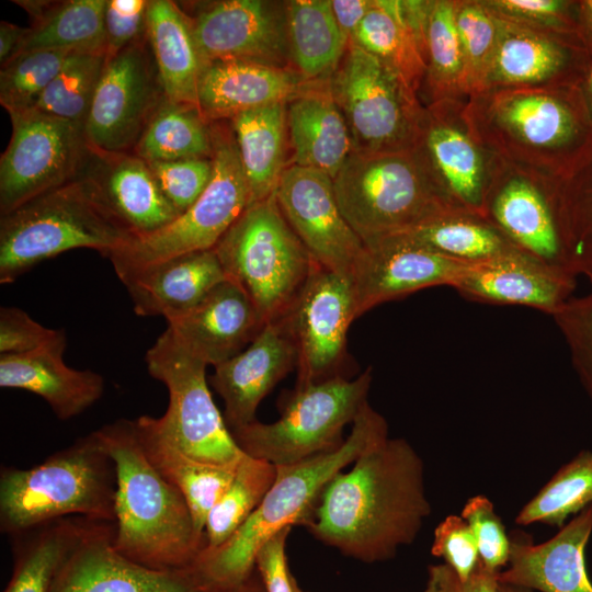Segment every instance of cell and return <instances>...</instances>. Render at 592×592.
<instances>
[{"label":"cell","mask_w":592,"mask_h":592,"mask_svg":"<svg viewBox=\"0 0 592 592\" xmlns=\"http://www.w3.org/2000/svg\"><path fill=\"white\" fill-rule=\"evenodd\" d=\"M430 514L420 455L388 437L330 480L306 528L345 556L377 562L412 544Z\"/></svg>","instance_id":"1"},{"label":"cell","mask_w":592,"mask_h":592,"mask_svg":"<svg viewBox=\"0 0 592 592\" xmlns=\"http://www.w3.org/2000/svg\"><path fill=\"white\" fill-rule=\"evenodd\" d=\"M94 433L115 465L116 550L156 570L195 563L206 546L205 534L182 493L146 456L135 420L118 419Z\"/></svg>","instance_id":"2"},{"label":"cell","mask_w":592,"mask_h":592,"mask_svg":"<svg viewBox=\"0 0 592 592\" xmlns=\"http://www.w3.org/2000/svg\"><path fill=\"white\" fill-rule=\"evenodd\" d=\"M385 418L366 402L338 447L276 466L275 479L257 510L217 548H204L195 563L216 585L235 591L255 571L261 547L278 532L307 526L330 480L365 451L388 439Z\"/></svg>","instance_id":"3"},{"label":"cell","mask_w":592,"mask_h":592,"mask_svg":"<svg viewBox=\"0 0 592 592\" xmlns=\"http://www.w3.org/2000/svg\"><path fill=\"white\" fill-rule=\"evenodd\" d=\"M115 465L94 431L27 468L1 467L0 531L10 537L83 517L115 523Z\"/></svg>","instance_id":"4"},{"label":"cell","mask_w":592,"mask_h":592,"mask_svg":"<svg viewBox=\"0 0 592 592\" xmlns=\"http://www.w3.org/2000/svg\"><path fill=\"white\" fill-rule=\"evenodd\" d=\"M133 237L83 172L1 215L0 283H13L41 262L78 248L109 258Z\"/></svg>","instance_id":"5"},{"label":"cell","mask_w":592,"mask_h":592,"mask_svg":"<svg viewBox=\"0 0 592 592\" xmlns=\"http://www.w3.org/2000/svg\"><path fill=\"white\" fill-rule=\"evenodd\" d=\"M333 186L342 215L364 244L464 209L409 148L353 150Z\"/></svg>","instance_id":"6"},{"label":"cell","mask_w":592,"mask_h":592,"mask_svg":"<svg viewBox=\"0 0 592 592\" xmlns=\"http://www.w3.org/2000/svg\"><path fill=\"white\" fill-rule=\"evenodd\" d=\"M214 250L228 278L247 293L265 323L284 315L314 261L275 193L248 205Z\"/></svg>","instance_id":"7"},{"label":"cell","mask_w":592,"mask_h":592,"mask_svg":"<svg viewBox=\"0 0 592 592\" xmlns=\"http://www.w3.org/2000/svg\"><path fill=\"white\" fill-rule=\"evenodd\" d=\"M371 368L354 379L342 375L296 386L283 401L281 417L271 423L254 422L231 431L247 455L275 466L294 464L331 451L343 443L346 424L367 402Z\"/></svg>","instance_id":"8"},{"label":"cell","mask_w":592,"mask_h":592,"mask_svg":"<svg viewBox=\"0 0 592 592\" xmlns=\"http://www.w3.org/2000/svg\"><path fill=\"white\" fill-rule=\"evenodd\" d=\"M213 178L201 197L159 230L133 237L109 255L117 277L178 255L210 250L250 204L231 126L212 125Z\"/></svg>","instance_id":"9"},{"label":"cell","mask_w":592,"mask_h":592,"mask_svg":"<svg viewBox=\"0 0 592 592\" xmlns=\"http://www.w3.org/2000/svg\"><path fill=\"white\" fill-rule=\"evenodd\" d=\"M145 362L150 376L169 394L164 414L153 418L159 433L197 460L237 466L244 453L213 400L207 365L186 351L168 328L148 349Z\"/></svg>","instance_id":"10"},{"label":"cell","mask_w":592,"mask_h":592,"mask_svg":"<svg viewBox=\"0 0 592 592\" xmlns=\"http://www.w3.org/2000/svg\"><path fill=\"white\" fill-rule=\"evenodd\" d=\"M329 87L353 150L409 148L415 127L413 92L382 60L350 41Z\"/></svg>","instance_id":"11"},{"label":"cell","mask_w":592,"mask_h":592,"mask_svg":"<svg viewBox=\"0 0 592 592\" xmlns=\"http://www.w3.org/2000/svg\"><path fill=\"white\" fill-rule=\"evenodd\" d=\"M12 134L0 159V214L81 175L91 148L83 126L35 110L10 114Z\"/></svg>","instance_id":"12"},{"label":"cell","mask_w":592,"mask_h":592,"mask_svg":"<svg viewBox=\"0 0 592 592\" xmlns=\"http://www.w3.org/2000/svg\"><path fill=\"white\" fill-rule=\"evenodd\" d=\"M358 317L351 275L312 261L309 274L278 318L297 354V386L340 375L351 323Z\"/></svg>","instance_id":"13"},{"label":"cell","mask_w":592,"mask_h":592,"mask_svg":"<svg viewBox=\"0 0 592 592\" xmlns=\"http://www.w3.org/2000/svg\"><path fill=\"white\" fill-rule=\"evenodd\" d=\"M164 100L148 39L107 56L83 132L99 152H132Z\"/></svg>","instance_id":"14"},{"label":"cell","mask_w":592,"mask_h":592,"mask_svg":"<svg viewBox=\"0 0 592 592\" xmlns=\"http://www.w3.org/2000/svg\"><path fill=\"white\" fill-rule=\"evenodd\" d=\"M114 524L93 522L57 576L53 592H234L196 563L173 570L139 565L114 547Z\"/></svg>","instance_id":"15"},{"label":"cell","mask_w":592,"mask_h":592,"mask_svg":"<svg viewBox=\"0 0 592 592\" xmlns=\"http://www.w3.org/2000/svg\"><path fill=\"white\" fill-rule=\"evenodd\" d=\"M275 196L312 260L351 275L364 243L341 213L333 179L325 172L292 164L284 169Z\"/></svg>","instance_id":"16"},{"label":"cell","mask_w":592,"mask_h":592,"mask_svg":"<svg viewBox=\"0 0 592 592\" xmlns=\"http://www.w3.org/2000/svg\"><path fill=\"white\" fill-rule=\"evenodd\" d=\"M189 18L204 65L246 61L286 68V7L283 10L263 0H223L205 3Z\"/></svg>","instance_id":"17"},{"label":"cell","mask_w":592,"mask_h":592,"mask_svg":"<svg viewBox=\"0 0 592 592\" xmlns=\"http://www.w3.org/2000/svg\"><path fill=\"white\" fill-rule=\"evenodd\" d=\"M406 232L364 244L351 274L358 317L379 304L434 286L453 287L468 267Z\"/></svg>","instance_id":"18"},{"label":"cell","mask_w":592,"mask_h":592,"mask_svg":"<svg viewBox=\"0 0 592 592\" xmlns=\"http://www.w3.org/2000/svg\"><path fill=\"white\" fill-rule=\"evenodd\" d=\"M482 215L523 254L576 278L559 225L556 192L512 174L489 184Z\"/></svg>","instance_id":"19"},{"label":"cell","mask_w":592,"mask_h":592,"mask_svg":"<svg viewBox=\"0 0 592 592\" xmlns=\"http://www.w3.org/2000/svg\"><path fill=\"white\" fill-rule=\"evenodd\" d=\"M296 364L294 343L276 319L266 322L243 351L215 366L209 383L225 402L228 429L235 431L254 422L263 398Z\"/></svg>","instance_id":"20"},{"label":"cell","mask_w":592,"mask_h":592,"mask_svg":"<svg viewBox=\"0 0 592 592\" xmlns=\"http://www.w3.org/2000/svg\"><path fill=\"white\" fill-rule=\"evenodd\" d=\"M167 322L186 351L214 367L243 351L265 325L247 293L230 278Z\"/></svg>","instance_id":"21"},{"label":"cell","mask_w":592,"mask_h":592,"mask_svg":"<svg viewBox=\"0 0 592 592\" xmlns=\"http://www.w3.org/2000/svg\"><path fill=\"white\" fill-rule=\"evenodd\" d=\"M591 533L592 506L542 544H534L524 533H513L509 566L498 573V582L540 592H592L584 560Z\"/></svg>","instance_id":"22"},{"label":"cell","mask_w":592,"mask_h":592,"mask_svg":"<svg viewBox=\"0 0 592 592\" xmlns=\"http://www.w3.org/2000/svg\"><path fill=\"white\" fill-rule=\"evenodd\" d=\"M296 70L246 61H212L204 65L198 109L207 121L230 119L235 115L294 99L320 87Z\"/></svg>","instance_id":"23"},{"label":"cell","mask_w":592,"mask_h":592,"mask_svg":"<svg viewBox=\"0 0 592 592\" xmlns=\"http://www.w3.org/2000/svg\"><path fill=\"white\" fill-rule=\"evenodd\" d=\"M84 172L134 237L155 232L180 216L161 191L149 163L134 152L91 149Z\"/></svg>","instance_id":"24"},{"label":"cell","mask_w":592,"mask_h":592,"mask_svg":"<svg viewBox=\"0 0 592 592\" xmlns=\"http://www.w3.org/2000/svg\"><path fill=\"white\" fill-rule=\"evenodd\" d=\"M135 314L166 320L195 307L228 278L214 249L167 259L118 277Z\"/></svg>","instance_id":"25"},{"label":"cell","mask_w":592,"mask_h":592,"mask_svg":"<svg viewBox=\"0 0 592 592\" xmlns=\"http://www.w3.org/2000/svg\"><path fill=\"white\" fill-rule=\"evenodd\" d=\"M574 286L576 278L517 254L469 265L453 288L470 300L525 306L553 316L571 297Z\"/></svg>","instance_id":"26"},{"label":"cell","mask_w":592,"mask_h":592,"mask_svg":"<svg viewBox=\"0 0 592 592\" xmlns=\"http://www.w3.org/2000/svg\"><path fill=\"white\" fill-rule=\"evenodd\" d=\"M66 343L20 355H0V387L22 389L43 398L62 421L75 418L104 394V378L91 369L69 367Z\"/></svg>","instance_id":"27"},{"label":"cell","mask_w":592,"mask_h":592,"mask_svg":"<svg viewBox=\"0 0 592 592\" xmlns=\"http://www.w3.org/2000/svg\"><path fill=\"white\" fill-rule=\"evenodd\" d=\"M287 127L293 164L334 179L353 151L346 121L331 94L329 80L289 102Z\"/></svg>","instance_id":"28"},{"label":"cell","mask_w":592,"mask_h":592,"mask_svg":"<svg viewBox=\"0 0 592 592\" xmlns=\"http://www.w3.org/2000/svg\"><path fill=\"white\" fill-rule=\"evenodd\" d=\"M147 39L164 98L198 107V83L204 62L186 12L174 1L149 0Z\"/></svg>","instance_id":"29"},{"label":"cell","mask_w":592,"mask_h":592,"mask_svg":"<svg viewBox=\"0 0 592 592\" xmlns=\"http://www.w3.org/2000/svg\"><path fill=\"white\" fill-rule=\"evenodd\" d=\"M491 104L493 123L528 151L544 153L567 145L577 133L571 110L551 92L514 88L496 94Z\"/></svg>","instance_id":"30"},{"label":"cell","mask_w":592,"mask_h":592,"mask_svg":"<svg viewBox=\"0 0 592 592\" xmlns=\"http://www.w3.org/2000/svg\"><path fill=\"white\" fill-rule=\"evenodd\" d=\"M134 420L146 456L182 493L196 527L204 533L207 516L230 485L238 465L223 466L197 460L167 441L157 430L152 417L141 415Z\"/></svg>","instance_id":"31"},{"label":"cell","mask_w":592,"mask_h":592,"mask_svg":"<svg viewBox=\"0 0 592 592\" xmlns=\"http://www.w3.org/2000/svg\"><path fill=\"white\" fill-rule=\"evenodd\" d=\"M105 1H14L25 9L32 21L29 27H24L15 54L42 48L106 52Z\"/></svg>","instance_id":"32"},{"label":"cell","mask_w":592,"mask_h":592,"mask_svg":"<svg viewBox=\"0 0 592 592\" xmlns=\"http://www.w3.org/2000/svg\"><path fill=\"white\" fill-rule=\"evenodd\" d=\"M229 121L248 183L250 204L265 200L275 193L285 169L286 104L246 111Z\"/></svg>","instance_id":"33"},{"label":"cell","mask_w":592,"mask_h":592,"mask_svg":"<svg viewBox=\"0 0 592 592\" xmlns=\"http://www.w3.org/2000/svg\"><path fill=\"white\" fill-rule=\"evenodd\" d=\"M93 522L65 517L12 536V574L2 592H53L59 570Z\"/></svg>","instance_id":"34"},{"label":"cell","mask_w":592,"mask_h":592,"mask_svg":"<svg viewBox=\"0 0 592 592\" xmlns=\"http://www.w3.org/2000/svg\"><path fill=\"white\" fill-rule=\"evenodd\" d=\"M496 16L497 44L483 87L530 88L560 71L566 56L554 39L520 22Z\"/></svg>","instance_id":"35"},{"label":"cell","mask_w":592,"mask_h":592,"mask_svg":"<svg viewBox=\"0 0 592 592\" xmlns=\"http://www.w3.org/2000/svg\"><path fill=\"white\" fill-rule=\"evenodd\" d=\"M286 22L289 57L296 71L310 81L330 79L349 45L330 0L288 1Z\"/></svg>","instance_id":"36"},{"label":"cell","mask_w":592,"mask_h":592,"mask_svg":"<svg viewBox=\"0 0 592 592\" xmlns=\"http://www.w3.org/2000/svg\"><path fill=\"white\" fill-rule=\"evenodd\" d=\"M425 145L437 183L459 207L482 215L488 186L481 151L460 127L434 122ZM483 216V215H482Z\"/></svg>","instance_id":"37"},{"label":"cell","mask_w":592,"mask_h":592,"mask_svg":"<svg viewBox=\"0 0 592 592\" xmlns=\"http://www.w3.org/2000/svg\"><path fill=\"white\" fill-rule=\"evenodd\" d=\"M405 232L468 265L523 254L485 216L465 209L443 214Z\"/></svg>","instance_id":"38"},{"label":"cell","mask_w":592,"mask_h":592,"mask_svg":"<svg viewBox=\"0 0 592 592\" xmlns=\"http://www.w3.org/2000/svg\"><path fill=\"white\" fill-rule=\"evenodd\" d=\"M351 41L382 60L414 91L425 69L424 49L403 16L401 1L373 0Z\"/></svg>","instance_id":"39"},{"label":"cell","mask_w":592,"mask_h":592,"mask_svg":"<svg viewBox=\"0 0 592 592\" xmlns=\"http://www.w3.org/2000/svg\"><path fill=\"white\" fill-rule=\"evenodd\" d=\"M132 152L149 163L212 158V127L197 106L164 98Z\"/></svg>","instance_id":"40"},{"label":"cell","mask_w":592,"mask_h":592,"mask_svg":"<svg viewBox=\"0 0 592 592\" xmlns=\"http://www.w3.org/2000/svg\"><path fill=\"white\" fill-rule=\"evenodd\" d=\"M276 476V466L244 454L235 476L210 510L204 528L205 548L226 543L262 502Z\"/></svg>","instance_id":"41"},{"label":"cell","mask_w":592,"mask_h":592,"mask_svg":"<svg viewBox=\"0 0 592 592\" xmlns=\"http://www.w3.org/2000/svg\"><path fill=\"white\" fill-rule=\"evenodd\" d=\"M592 506V451H582L561 466L520 510L517 525L543 523L562 527L568 516Z\"/></svg>","instance_id":"42"},{"label":"cell","mask_w":592,"mask_h":592,"mask_svg":"<svg viewBox=\"0 0 592 592\" xmlns=\"http://www.w3.org/2000/svg\"><path fill=\"white\" fill-rule=\"evenodd\" d=\"M106 58V52L72 53L32 110L83 126Z\"/></svg>","instance_id":"43"},{"label":"cell","mask_w":592,"mask_h":592,"mask_svg":"<svg viewBox=\"0 0 592 592\" xmlns=\"http://www.w3.org/2000/svg\"><path fill=\"white\" fill-rule=\"evenodd\" d=\"M72 53L32 49L18 53L2 64L0 103L9 115L32 110Z\"/></svg>","instance_id":"44"},{"label":"cell","mask_w":592,"mask_h":592,"mask_svg":"<svg viewBox=\"0 0 592 592\" xmlns=\"http://www.w3.org/2000/svg\"><path fill=\"white\" fill-rule=\"evenodd\" d=\"M455 13L454 2H431L425 25V55L430 78L436 89L467 88Z\"/></svg>","instance_id":"45"},{"label":"cell","mask_w":592,"mask_h":592,"mask_svg":"<svg viewBox=\"0 0 592 592\" xmlns=\"http://www.w3.org/2000/svg\"><path fill=\"white\" fill-rule=\"evenodd\" d=\"M456 27L462 44L469 89H481L498 37L496 14L483 3H456Z\"/></svg>","instance_id":"46"},{"label":"cell","mask_w":592,"mask_h":592,"mask_svg":"<svg viewBox=\"0 0 592 592\" xmlns=\"http://www.w3.org/2000/svg\"><path fill=\"white\" fill-rule=\"evenodd\" d=\"M553 318L567 343L572 366L592 407V292L571 296L553 314Z\"/></svg>","instance_id":"47"},{"label":"cell","mask_w":592,"mask_h":592,"mask_svg":"<svg viewBox=\"0 0 592 592\" xmlns=\"http://www.w3.org/2000/svg\"><path fill=\"white\" fill-rule=\"evenodd\" d=\"M149 166L161 191L180 215L201 197L214 173L212 158L150 162Z\"/></svg>","instance_id":"48"},{"label":"cell","mask_w":592,"mask_h":592,"mask_svg":"<svg viewBox=\"0 0 592 592\" xmlns=\"http://www.w3.org/2000/svg\"><path fill=\"white\" fill-rule=\"evenodd\" d=\"M460 516L474 534L482 565L500 572L509 561L510 537L492 502L482 494L471 497L466 501Z\"/></svg>","instance_id":"49"},{"label":"cell","mask_w":592,"mask_h":592,"mask_svg":"<svg viewBox=\"0 0 592 592\" xmlns=\"http://www.w3.org/2000/svg\"><path fill=\"white\" fill-rule=\"evenodd\" d=\"M66 342L64 330L46 328L20 308H0V355L27 354Z\"/></svg>","instance_id":"50"},{"label":"cell","mask_w":592,"mask_h":592,"mask_svg":"<svg viewBox=\"0 0 592 592\" xmlns=\"http://www.w3.org/2000/svg\"><path fill=\"white\" fill-rule=\"evenodd\" d=\"M431 553L443 558L462 581L468 580L480 562L474 534L460 515H448L436 526Z\"/></svg>","instance_id":"51"},{"label":"cell","mask_w":592,"mask_h":592,"mask_svg":"<svg viewBox=\"0 0 592 592\" xmlns=\"http://www.w3.org/2000/svg\"><path fill=\"white\" fill-rule=\"evenodd\" d=\"M149 0H106L104 33L107 56L147 38Z\"/></svg>","instance_id":"52"},{"label":"cell","mask_w":592,"mask_h":592,"mask_svg":"<svg viewBox=\"0 0 592 592\" xmlns=\"http://www.w3.org/2000/svg\"><path fill=\"white\" fill-rule=\"evenodd\" d=\"M291 527L271 537L255 558L258 571L265 592H294L292 573L287 567L286 542Z\"/></svg>","instance_id":"53"},{"label":"cell","mask_w":592,"mask_h":592,"mask_svg":"<svg viewBox=\"0 0 592 592\" xmlns=\"http://www.w3.org/2000/svg\"><path fill=\"white\" fill-rule=\"evenodd\" d=\"M498 573L480 561L470 578L462 581L446 563L430 566L424 592H498Z\"/></svg>","instance_id":"54"},{"label":"cell","mask_w":592,"mask_h":592,"mask_svg":"<svg viewBox=\"0 0 592 592\" xmlns=\"http://www.w3.org/2000/svg\"><path fill=\"white\" fill-rule=\"evenodd\" d=\"M494 13L516 22H553L565 2L559 0H497L483 2Z\"/></svg>","instance_id":"55"},{"label":"cell","mask_w":592,"mask_h":592,"mask_svg":"<svg viewBox=\"0 0 592 592\" xmlns=\"http://www.w3.org/2000/svg\"><path fill=\"white\" fill-rule=\"evenodd\" d=\"M330 3L339 29L350 42L371 9L373 0H330Z\"/></svg>","instance_id":"56"},{"label":"cell","mask_w":592,"mask_h":592,"mask_svg":"<svg viewBox=\"0 0 592 592\" xmlns=\"http://www.w3.org/2000/svg\"><path fill=\"white\" fill-rule=\"evenodd\" d=\"M24 27H20L8 21L0 22V62L8 61L16 52Z\"/></svg>","instance_id":"57"},{"label":"cell","mask_w":592,"mask_h":592,"mask_svg":"<svg viewBox=\"0 0 592 592\" xmlns=\"http://www.w3.org/2000/svg\"><path fill=\"white\" fill-rule=\"evenodd\" d=\"M234 592H265L261 578L255 570L252 576Z\"/></svg>","instance_id":"58"},{"label":"cell","mask_w":592,"mask_h":592,"mask_svg":"<svg viewBox=\"0 0 592 592\" xmlns=\"http://www.w3.org/2000/svg\"><path fill=\"white\" fill-rule=\"evenodd\" d=\"M498 592H531V590L498 582Z\"/></svg>","instance_id":"59"},{"label":"cell","mask_w":592,"mask_h":592,"mask_svg":"<svg viewBox=\"0 0 592 592\" xmlns=\"http://www.w3.org/2000/svg\"><path fill=\"white\" fill-rule=\"evenodd\" d=\"M584 10H585V14L588 16V20L590 21V23L592 25V0L584 2Z\"/></svg>","instance_id":"60"},{"label":"cell","mask_w":592,"mask_h":592,"mask_svg":"<svg viewBox=\"0 0 592 592\" xmlns=\"http://www.w3.org/2000/svg\"><path fill=\"white\" fill-rule=\"evenodd\" d=\"M588 88H589V93H590V96H591V100H592V68H591L590 76H589Z\"/></svg>","instance_id":"61"},{"label":"cell","mask_w":592,"mask_h":592,"mask_svg":"<svg viewBox=\"0 0 592 592\" xmlns=\"http://www.w3.org/2000/svg\"><path fill=\"white\" fill-rule=\"evenodd\" d=\"M292 582H293V589H294V592H305V591H303V590L299 588V585L297 584V582H296V580H295L294 577L292 578Z\"/></svg>","instance_id":"62"}]
</instances>
